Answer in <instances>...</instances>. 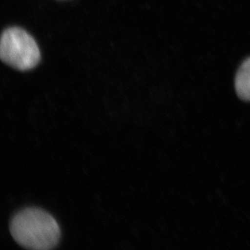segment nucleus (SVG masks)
<instances>
[{"instance_id": "obj_2", "label": "nucleus", "mask_w": 250, "mask_h": 250, "mask_svg": "<svg viewBox=\"0 0 250 250\" xmlns=\"http://www.w3.org/2000/svg\"><path fill=\"white\" fill-rule=\"evenodd\" d=\"M0 57L10 66L26 71L39 64L41 52L36 41L29 33L21 28L11 27L1 34Z\"/></svg>"}, {"instance_id": "obj_1", "label": "nucleus", "mask_w": 250, "mask_h": 250, "mask_svg": "<svg viewBox=\"0 0 250 250\" xmlns=\"http://www.w3.org/2000/svg\"><path fill=\"white\" fill-rule=\"evenodd\" d=\"M11 236L26 249L47 250L59 244L61 231L49 213L38 208H26L14 215L10 223Z\"/></svg>"}, {"instance_id": "obj_3", "label": "nucleus", "mask_w": 250, "mask_h": 250, "mask_svg": "<svg viewBox=\"0 0 250 250\" xmlns=\"http://www.w3.org/2000/svg\"><path fill=\"white\" fill-rule=\"evenodd\" d=\"M235 87L238 97L250 101V57L242 63L237 72Z\"/></svg>"}]
</instances>
